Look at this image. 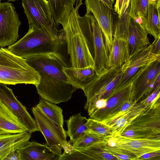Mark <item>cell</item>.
<instances>
[{
	"mask_svg": "<svg viewBox=\"0 0 160 160\" xmlns=\"http://www.w3.org/2000/svg\"><path fill=\"white\" fill-rule=\"evenodd\" d=\"M87 125L89 131L104 138L112 137L115 134L112 127L90 118L88 119Z\"/></svg>",
	"mask_w": 160,
	"mask_h": 160,
	"instance_id": "obj_29",
	"label": "cell"
},
{
	"mask_svg": "<svg viewBox=\"0 0 160 160\" xmlns=\"http://www.w3.org/2000/svg\"><path fill=\"white\" fill-rule=\"evenodd\" d=\"M160 131V101L142 111L125 129Z\"/></svg>",
	"mask_w": 160,
	"mask_h": 160,
	"instance_id": "obj_17",
	"label": "cell"
},
{
	"mask_svg": "<svg viewBox=\"0 0 160 160\" xmlns=\"http://www.w3.org/2000/svg\"><path fill=\"white\" fill-rule=\"evenodd\" d=\"M106 144L105 140L84 148L75 149L72 147L68 152L61 154L59 160H117L106 150Z\"/></svg>",
	"mask_w": 160,
	"mask_h": 160,
	"instance_id": "obj_15",
	"label": "cell"
},
{
	"mask_svg": "<svg viewBox=\"0 0 160 160\" xmlns=\"http://www.w3.org/2000/svg\"><path fill=\"white\" fill-rule=\"evenodd\" d=\"M8 2H14L18 0H8Z\"/></svg>",
	"mask_w": 160,
	"mask_h": 160,
	"instance_id": "obj_41",
	"label": "cell"
},
{
	"mask_svg": "<svg viewBox=\"0 0 160 160\" xmlns=\"http://www.w3.org/2000/svg\"><path fill=\"white\" fill-rule=\"evenodd\" d=\"M114 147L106 145V150L111 154L121 153L129 156L131 160H138L143 154L160 150V138L138 139L129 138L116 133Z\"/></svg>",
	"mask_w": 160,
	"mask_h": 160,
	"instance_id": "obj_8",
	"label": "cell"
},
{
	"mask_svg": "<svg viewBox=\"0 0 160 160\" xmlns=\"http://www.w3.org/2000/svg\"><path fill=\"white\" fill-rule=\"evenodd\" d=\"M26 131V129L17 116L0 100V135L17 134Z\"/></svg>",
	"mask_w": 160,
	"mask_h": 160,
	"instance_id": "obj_21",
	"label": "cell"
},
{
	"mask_svg": "<svg viewBox=\"0 0 160 160\" xmlns=\"http://www.w3.org/2000/svg\"><path fill=\"white\" fill-rule=\"evenodd\" d=\"M32 111L39 131L45 139V144L59 155L62 154L63 149L68 151L71 145L67 141V131L63 127L57 125L36 106L32 108Z\"/></svg>",
	"mask_w": 160,
	"mask_h": 160,
	"instance_id": "obj_7",
	"label": "cell"
},
{
	"mask_svg": "<svg viewBox=\"0 0 160 160\" xmlns=\"http://www.w3.org/2000/svg\"><path fill=\"white\" fill-rule=\"evenodd\" d=\"M129 2L130 0H124L122 11V16L125 13L126 10L128 8L129 5Z\"/></svg>",
	"mask_w": 160,
	"mask_h": 160,
	"instance_id": "obj_40",
	"label": "cell"
},
{
	"mask_svg": "<svg viewBox=\"0 0 160 160\" xmlns=\"http://www.w3.org/2000/svg\"><path fill=\"white\" fill-rule=\"evenodd\" d=\"M106 7L113 10V4L114 0H100Z\"/></svg>",
	"mask_w": 160,
	"mask_h": 160,
	"instance_id": "obj_39",
	"label": "cell"
},
{
	"mask_svg": "<svg viewBox=\"0 0 160 160\" xmlns=\"http://www.w3.org/2000/svg\"><path fill=\"white\" fill-rule=\"evenodd\" d=\"M64 36L61 38H53L39 29L29 27L27 33L22 38L8 46L7 49L21 58L43 54L56 53Z\"/></svg>",
	"mask_w": 160,
	"mask_h": 160,
	"instance_id": "obj_4",
	"label": "cell"
},
{
	"mask_svg": "<svg viewBox=\"0 0 160 160\" xmlns=\"http://www.w3.org/2000/svg\"><path fill=\"white\" fill-rule=\"evenodd\" d=\"M29 27L39 29L52 37L61 38L64 36L62 29L58 30L47 0H22Z\"/></svg>",
	"mask_w": 160,
	"mask_h": 160,
	"instance_id": "obj_6",
	"label": "cell"
},
{
	"mask_svg": "<svg viewBox=\"0 0 160 160\" xmlns=\"http://www.w3.org/2000/svg\"><path fill=\"white\" fill-rule=\"evenodd\" d=\"M120 135L126 137L134 138H160V131L126 129Z\"/></svg>",
	"mask_w": 160,
	"mask_h": 160,
	"instance_id": "obj_32",
	"label": "cell"
},
{
	"mask_svg": "<svg viewBox=\"0 0 160 160\" xmlns=\"http://www.w3.org/2000/svg\"><path fill=\"white\" fill-rule=\"evenodd\" d=\"M13 5L8 2H0V47L11 45L19 38L21 24Z\"/></svg>",
	"mask_w": 160,
	"mask_h": 160,
	"instance_id": "obj_10",
	"label": "cell"
},
{
	"mask_svg": "<svg viewBox=\"0 0 160 160\" xmlns=\"http://www.w3.org/2000/svg\"><path fill=\"white\" fill-rule=\"evenodd\" d=\"M40 76L36 86L42 99L55 104L69 100L77 89L70 82L62 69L67 66L61 54L50 53L25 58Z\"/></svg>",
	"mask_w": 160,
	"mask_h": 160,
	"instance_id": "obj_1",
	"label": "cell"
},
{
	"mask_svg": "<svg viewBox=\"0 0 160 160\" xmlns=\"http://www.w3.org/2000/svg\"><path fill=\"white\" fill-rule=\"evenodd\" d=\"M155 41L147 47L130 57L121 67L123 75L122 78L116 88L125 84L141 68L160 60V55L152 52Z\"/></svg>",
	"mask_w": 160,
	"mask_h": 160,
	"instance_id": "obj_13",
	"label": "cell"
},
{
	"mask_svg": "<svg viewBox=\"0 0 160 160\" xmlns=\"http://www.w3.org/2000/svg\"><path fill=\"white\" fill-rule=\"evenodd\" d=\"M123 75L121 67L108 68L93 76L83 90L87 99L84 108L89 116L92 113L97 101L108 97L119 84Z\"/></svg>",
	"mask_w": 160,
	"mask_h": 160,
	"instance_id": "obj_5",
	"label": "cell"
},
{
	"mask_svg": "<svg viewBox=\"0 0 160 160\" xmlns=\"http://www.w3.org/2000/svg\"><path fill=\"white\" fill-rule=\"evenodd\" d=\"M31 134L28 131L14 134L0 135V160L3 159L12 151L27 144Z\"/></svg>",
	"mask_w": 160,
	"mask_h": 160,
	"instance_id": "obj_23",
	"label": "cell"
},
{
	"mask_svg": "<svg viewBox=\"0 0 160 160\" xmlns=\"http://www.w3.org/2000/svg\"><path fill=\"white\" fill-rule=\"evenodd\" d=\"M76 0H48L52 15L57 27L61 24L63 28L74 9Z\"/></svg>",
	"mask_w": 160,
	"mask_h": 160,
	"instance_id": "obj_24",
	"label": "cell"
},
{
	"mask_svg": "<svg viewBox=\"0 0 160 160\" xmlns=\"http://www.w3.org/2000/svg\"><path fill=\"white\" fill-rule=\"evenodd\" d=\"M82 0H76V5L63 28L68 53L72 66L81 68L93 66L94 50L92 31L88 14L81 16L79 9Z\"/></svg>",
	"mask_w": 160,
	"mask_h": 160,
	"instance_id": "obj_2",
	"label": "cell"
},
{
	"mask_svg": "<svg viewBox=\"0 0 160 160\" xmlns=\"http://www.w3.org/2000/svg\"><path fill=\"white\" fill-rule=\"evenodd\" d=\"M106 138L88 130L76 141L71 144L72 147L75 149H83L103 141Z\"/></svg>",
	"mask_w": 160,
	"mask_h": 160,
	"instance_id": "obj_30",
	"label": "cell"
},
{
	"mask_svg": "<svg viewBox=\"0 0 160 160\" xmlns=\"http://www.w3.org/2000/svg\"><path fill=\"white\" fill-rule=\"evenodd\" d=\"M132 77L122 86L116 88L106 98V107L96 110L90 115V118L102 122L117 115L122 105L127 101L133 99L132 96Z\"/></svg>",
	"mask_w": 160,
	"mask_h": 160,
	"instance_id": "obj_9",
	"label": "cell"
},
{
	"mask_svg": "<svg viewBox=\"0 0 160 160\" xmlns=\"http://www.w3.org/2000/svg\"><path fill=\"white\" fill-rule=\"evenodd\" d=\"M1 0H0V2H1Z\"/></svg>",
	"mask_w": 160,
	"mask_h": 160,
	"instance_id": "obj_43",
	"label": "cell"
},
{
	"mask_svg": "<svg viewBox=\"0 0 160 160\" xmlns=\"http://www.w3.org/2000/svg\"><path fill=\"white\" fill-rule=\"evenodd\" d=\"M0 100L6 105L19 119L27 131L31 134L39 131L35 120L26 107L16 98L7 85L0 83Z\"/></svg>",
	"mask_w": 160,
	"mask_h": 160,
	"instance_id": "obj_14",
	"label": "cell"
},
{
	"mask_svg": "<svg viewBox=\"0 0 160 160\" xmlns=\"http://www.w3.org/2000/svg\"><path fill=\"white\" fill-rule=\"evenodd\" d=\"M40 76L25 58L17 56L7 48H0V83L7 85L31 84L36 86Z\"/></svg>",
	"mask_w": 160,
	"mask_h": 160,
	"instance_id": "obj_3",
	"label": "cell"
},
{
	"mask_svg": "<svg viewBox=\"0 0 160 160\" xmlns=\"http://www.w3.org/2000/svg\"><path fill=\"white\" fill-rule=\"evenodd\" d=\"M36 106L57 125L63 127V117L61 108L42 99L39 100Z\"/></svg>",
	"mask_w": 160,
	"mask_h": 160,
	"instance_id": "obj_28",
	"label": "cell"
},
{
	"mask_svg": "<svg viewBox=\"0 0 160 160\" xmlns=\"http://www.w3.org/2000/svg\"><path fill=\"white\" fill-rule=\"evenodd\" d=\"M90 19L94 50L93 67L97 74L108 68V55L101 29L94 15L88 14Z\"/></svg>",
	"mask_w": 160,
	"mask_h": 160,
	"instance_id": "obj_16",
	"label": "cell"
},
{
	"mask_svg": "<svg viewBox=\"0 0 160 160\" xmlns=\"http://www.w3.org/2000/svg\"><path fill=\"white\" fill-rule=\"evenodd\" d=\"M124 0H116L114 5V10L115 12L118 14V17H121L122 5Z\"/></svg>",
	"mask_w": 160,
	"mask_h": 160,
	"instance_id": "obj_35",
	"label": "cell"
},
{
	"mask_svg": "<svg viewBox=\"0 0 160 160\" xmlns=\"http://www.w3.org/2000/svg\"><path fill=\"white\" fill-rule=\"evenodd\" d=\"M148 34L141 24L131 18L127 40L129 57L150 44Z\"/></svg>",
	"mask_w": 160,
	"mask_h": 160,
	"instance_id": "obj_19",
	"label": "cell"
},
{
	"mask_svg": "<svg viewBox=\"0 0 160 160\" xmlns=\"http://www.w3.org/2000/svg\"><path fill=\"white\" fill-rule=\"evenodd\" d=\"M155 44L152 52L157 55H160V36L155 38Z\"/></svg>",
	"mask_w": 160,
	"mask_h": 160,
	"instance_id": "obj_37",
	"label": "cell"
},
{
	"mask_svg": "<svg viewBox=\"0 0 160 160\" xmlns=\"http://www.w3.org/2000/svg\"><path fill=\"white\" fill-rule=\"evenodd\" d=\"M62 70L71 84L82 90L89 84L96 73L93 66L81 68L64 66Z\"/></svg>",
	"mask_w": 160,
	"mask_h": 160,
	"instance_id": "obj_22",
	"label": "cell"
},
{
	"mask_svg": "<svg viewBox=\"0 0 160 160\" xmlns=\"http://www.w3.org/2000/svg\"><path fill=\"white\" fill-rule=\"evenodd\" d=\"M88 119L82 116L81 112L73 115L66 121L68 130L67 135L70 137L68 142L72 144L88 130L87 125Z\"/></svg>",
	"mask_w": 160,
	"mask_h": 160,
	"instance_id": "obj_27",
	"label": "cell"
},
{
	"mask_svg": "<svg viewBox=\"0 0 160 160\" xmlns=\"http://www.w3.org/2000/svg\"><path fill=\"white\" fill-rule=\"evenodd\" d=\"M160 74V60L140 69L132 77V96L138 103L143 101L154 91L153 84Z\"/></svg>",
	"mask_w": 160,
	"mask_h": 160,
	"instance_id": "obj_11",
	"label": "cell"
},
{
	"mask_svg": "<svg viewBox=\"0 0 160 160\" xmlns=\"http://www.w3.org/2000/svg\"><path fill=\"white\" fill-rule=\"evenodd\" d=\"M160 160V150L144 154L140 157L138 160Z\"/></svg>",
	"mask_w": 160,
	"mask_h": 160,
	"instance_id": "obj_34",
	"label": "cell"
},
{
	"mask_svg": "<svg viewBox=\"0 0 160 160\" xmlns=\"http://www.w3.org/2000/svg\"><path fill=\"white\" fill-rule=\"evenodd\" d=\"M147 108L135 103L124 114L115 118L106 125L112 127L115 134H120L136 117Z\"/></svg>",
	"mask_w": 160,
	"mask_h": 160,
	"instance_id": "obj_26",
	"label": "cell"
},
{
	"mask_svg": "<svg viewBox=\"0 0 160 160\" xmlns=\"http://www.w3.org/2000/svg\"><path fill=\"white\" fill-rule=\"evenodd\" d=\"M160 88L155 91L146 98L137 104L143 108H148L152 106L160 100Z\"/></svg>",
	"mask_w": 160,
	"mask_h": 160,
	"instance_id": "obj_33",
	"label": "cell"
},
{
	"mask_svg": "<svg viewBox=\"0 0 160 160\" xmlns=\"http://www.w3.org/2000/svg\"><path fill=\"white\" fill-rule=\"evenodd\" d=\"M160 8L156 1L149 2L146 13L141 19L142 25L154 38L160 36Z\"/></svg>",
	"mask_w": 160,
	"mask_h": 160,
	"instance_id": "obj_25",
	"label": "cell"
},
{
	"mask_svg": "<svg viewBox=\"0 0 160 160\" xmlns=\"http://www.w3.org/2000/svg\"><path fill=\"white\" fill-rule=\"evenodd\" d=\"M151 2H154L157 1V0H149Z\"/></svg>",
	"mask_w": 160,
	"mask_h": 160,
	"instance_id": "obj_42",
	"label": "cell"
},
{
	"mask_svg": "<svg viewBox=\"0 0 160 160\" xmlns=\"http://www.w3.org/2000/svg\"><path fill=\"white\" fill-rule=\"evenodd\" d=\"M112 155L115 157L118 160H131L130 158L128 156L123 154L113 153Z\"/></svg>",
	"mask_w": 160,
	"mask_h": 160,
	"instance_id": "obj_38",
	"label": "cell"
},
{
	"mask_svg": "<svg viewBox=\"0 0 160 160\" xmlns=\"http://www.w3.org/2000/svg\"><path fill=\"white\" fill-rule=\"evenodd\" d=\"M129 57L127 40L120 38L114 29L112 45L108 54V68L121 67Z\"/></svg>",
	"mask_w": 160,
	"mask_h": 160,
	"instance_id": "obj_20",
	"label": "cell"
},
{
	"mask_svg": "<svg viewBox=\"0 0 160 160\" xmlns=\"http://www.w3.org/2000/svg\"><path fill=\"white\" fill-rule=\"evenodd\" d=\"M86 14L92 13L97 21L102 32L108 55L113 43L114 22L112 10L100 0H85Z\"/></svg>",
	"mask_w": 160,
	"mask_h": 160,
	"instance_id": "obj_12",
	"label": "cell"
},
{
	"mask_svg": "<svg viewBox=\"0 0 160 160\" xmlns=\"http://www.w3.org/2000/svg\"><path fill=\"white\" fill-rule=\"evenodd\" d=\"M149 0H130L128 8L130 16L135 20L142 18L145 14Z\"/></svg>",
	"mask_w": 160,
	"mask_h": 160,
	"instance_id": "obj_31",
	"label": "cell"
},
{
	"mask_svg": "<svg viewBox=\"0 0 160 160\" xmlns=\"http://www.w3.org/2000/svg\"><path fill=\"white\" fill-rule=\"evenodd\" d=\"M3 160H20V158L19 154L16 150L10 152Z\"/></svg>",
	"mask_w": 160,
	"mask_h": 160,
	"instance_id": "obj_36",
	"label": "cell"
},
{
	"mask_svg": "<svg viewBox=\"0 0 160 160\" xmlns=\"http://www.w3.org/2000/svg\"><path fill=\"white\" fill-rule=\"evenodd\" d=\"M20 160H59L61 155L54 152L48 146L34 142H28L17 150Z\"/></svg>",
	"mask_w": 160,
	"mask_h": 160,
	"instance_id": "obj_18",
	"label": "cell"
}]
</instances>
